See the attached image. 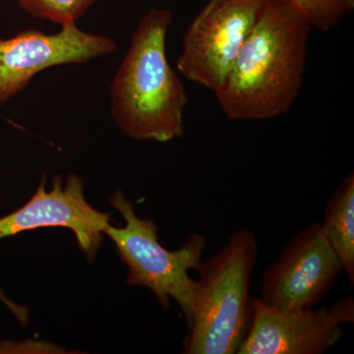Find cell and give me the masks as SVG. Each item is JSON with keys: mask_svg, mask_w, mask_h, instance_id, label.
Instances as JSON below:
<instances>
[{"mask_svg": "<svg viewBox=\"0 0 354 354\" xmlns=\"http://www.w3.org/2000/svg\"><path fill=\"white\" fill-rule=\"evenodd\" d=\"M32 17L51 21L60 26L76 23L95 0H17Z\"/></svg>", "mask_w": 354, "mask_h": 354, "instance_id": "8fae6325", "label": "cell"}, {"mask_svg": "<svg viewBox=\"0 0 354 354\" xmlns=\"http://www.w3.org/2000/svg\"><path fill=\"white\" fill-rule=\"evenodd\" d=\"M111 204L123 216L125 225H108L104 234L113 241L121 260L127 266L128 285L148 288L165 310L174 299L189 326L199 295V283L191 278L189 271L201 264L206 237L192 234L180 248L167 250L158 241L155 221L139 218L121 191L113 193Z\"/></svg>", "mask_w": 354, "mask_h": 354, "instance_id": "277c9868", "label": "cell"}, {"mask_svg": "<svg viewBox=\"0 0 354 354\" xmlns=\"http://www.w3.org/2000/svg\"><path fill=\"white\" fill-rule=\"evenodd\" d=\"M252 322L239 354H321L354 322V301L346 297L329 308L281 310L252 299Z\"/></svg>", "mask_w": 354, "mask_h": 354, "instance_id": "52a82bcc", "label": "cell"}, {"mask_svg": "<svg viewBox=\"0 0 354 354\" xmlns=\"http://www.w3.org/2000/svg\"><path fill=\"white\" fill-rule=\"evenodd\" d=\"M109 214L93 208L84 195L82 178L71 174L64 181L55 176L51 190L46 178L24 206L0 218V239L43 227H66L74 232L81 250L92 261L101 247Z\"/></svg>", "mask_w": 354, "mask_h": 354, "instance_id": "9c48e42d", "label": "cell"}, {"mask_svg": "<svg viewBox=\"0 0 354 354\" xmlns=\"http://www.w3.org/2000/svg\"><path fill=\"white\" fill-rule=\"evenodd\" d=\"M286 0H269L216 99L232 120H267L290 111L301 92L311 30Z\"/></svg>", "mask_w": 354, "mask_h": 354, "instance_id": "6da1fadb", "label": "cell"}, {"mask_svg": "<svg viewBox=\"0 0 354 354\" xmlns=\"http://www.w3.org/2000/svg\"><path fill=\"white\" fill-rule=\"evenodd\" d=\"M323 234L354 283V176L349 174L328 200L321 223Z\"/></svg>", "mask_w": 354, "mask_h": 354, "instance_id": "30bf717a", "label": "cell"}, {"mask_svg": "<svg viewBox=\"0 0 354 354\" xmlns=\"http://www.w3.org/2000/svg\"><path fill=\"white\" fill-rule=\"evenodd\" d=\"M269 0H208L186 30L176 66L215 93Z\"/></svg>", "mask_w": 354, "mask_h": 354, "instance_id": "5b68a950", "label": "cell"}, {"mask_svg": "<svg viewBox=\"0 0 354 354\" xmlns=\"http://www.w3.org/2000/svg\"><path fill=\"white\" fill-rule=\"evenodd\" d=\"M258 249L256 235L241 230L198 266L199 295L184 353H237L252 322L249 290Z\"/></svg>", "mask_w": 354, "mask_h": 354, "instance_id": "3957f363", "label": "cell"}, {"mask_svg": "<svg viewBox=\"0 0 354 354\" xmlns=\"http://www.w3.org/2000/svg\"><path fill=\"white\" fill-rule=\"evenodd\" d=\"M113 39L62 25L55 34L30 30L0 39V106L27 87L39 72L58 65L84 64L111 55Z\"/></svg>", "mask_w": 354, "mask_h": 354, "instance_id": "ba28073f", "label": "cell"}, {"mask_svg": "<svg viewBox=\"0 0 354 354\" xmlns=\"http://www.w3.org/2000/svg\"><path fill=\"white\" fill-rule=\"evenodd\" d=\"M342 272L341 261L323 234L321 223H310L266 270L257 298L272 308H309L328 295Z\"/></svg>", "mask_w": 354, "mask_h": 354, "instance_id": "8992f818", "label": "cell"}, {"mask_svg": "<svg viewBox=\"0 0 354 354\" xmlns=\"http://www.w3.org/2000/svg\"><path fill=\"white\" fill-rule=\"evenodd\" d=\"M171 21V11L150 9L113 77L111 116L129 138L169 142L183 136L187 94L165 48Z\"/></svg>", "mask_w": 354, "mask_h": 354, "instance_id": "7a4b0ae2", "label": "cell"}, {"mask_svg": "<svg viewBox=\"0 0 354 354\" xmlns=\"http://www.w3.org/2000/svg\"><path fill=\"white\" fill-rule=\"evenodd\" d=\"M297 7L311 28L330 31L353 12L354 0H286Z\"/></svg>", "mask_w": 354, "mask_h": 354, "instance_id": "7c38bea8", "label": "cell"}]
</instances>
